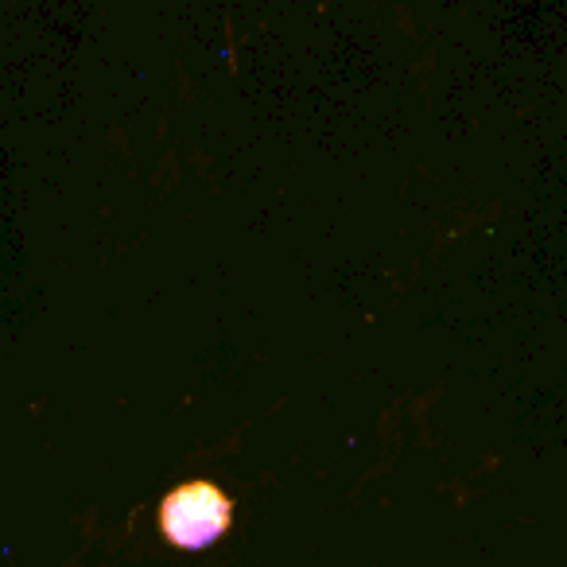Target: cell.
Segmentation results:
<instances>
[{
	"label": "cell",
	"mask_w": 567,
	"mask_h": 567,
	"mask_svg": "<svg viewBox=\"0 0 567 567\" xmlns=\"http://www.w3.org/2000/svg\"><path fill=\"white\" fill-rule=\"evenodd\" d=\"M156 525L172 548L183 551H203L218 544L234 525V502L221 486L206 478L179 482L172 494L159 502Z\"/></svg>",
	"instance_id": "cell-1"
}]
</instances>
